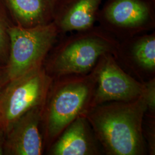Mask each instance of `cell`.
<instances>
[{"label": "cell", "instance_id": "obj_1", "mask_svg": "<svg viewBox=\"0 0 155 155\" xmlns=\"http://www.w3.org/2000/svg\"><path fill=\"white\" fill-rule=\"evenodd\" d=\"M147 111L142 95L95 106L84 116L106 155H143L147 152L144 136Z\"/></svg>", "mask_w": 155, "mask_h": 155}, {"label": "cell", "instance_id": "obj_2", "mask_svg": "<svg viewBox=\"0 0 155 155\" xmlns=\"http://www.w3.org/2000/svg\"><path fill=\"white\" fill-rule=\"evenodd\" d=\"M95 87L92 71L53 79L42 114L45 146L49 148L71 122L85 115L90 109Z\"/></svg>", "mask_w": 155, "mask_h": 155}, {"label": "cell", "instance_id": "obj_3", "mask_svg": "<svg viewBox=\"0 0 155 155\" xmlns=\"http://www.w3.org/2000/svg\"><path fill=\"white\" fill-rule=\"evenodd\" d=\"M120 41L100 26L65 36L54 46L44 67L54 78L86 74L92 71L102 56L116 58Z\"/></svg>", "mask_w": 155, "mask_h": 155}, {"label": "cell", "instance_id": "obj_4", "mask_svg": "<svg viewBox=\"0 0 155 155\" xmlns=\"http://www.w3.org/2000/svg\"><path fill=\"white\" fill-rule=\"evenodd\" d=\"M10 50L6 65L10 80L44 66L60 33L54 22L33 28L12 24L9 28Z\"/></svg>", "mask_w": 155, "mask_h": 155}, {"label": "cell", "instance_id": "obj_5", "mask_svg": "<svg viewBox=\"0 0 155 155\" xmlns=\"http://www.w3.org/2000/svg\"><path fill=\"white\" fill-rule=\"evenodd\" d=\"M52 81L44 66L10 80L0 93V127L5 133L28 111L45 105Z\"/></svg>", "mask_w": 155, "mask_h": 155}, {"label": "cell", "instance_id": "obj_6", "mask_svg": "<svg viewBox=\"0 0 155 155\" xmlns=\"http://www.w3.org/2000/svg\"><path fill=\"white\" fill-rule=\"evenodd\" d=\"M97 21L120 41L147 33L155 28V0H105Z\"/></svg>", "mask_w": 155, "mask_h": 155}, {"label": "cell", "instance_id": "obj_7", "mask_svg": "<svg viewBox=\"0 0 155 155\" xmlns=\"http://www.w3.org/2000/svg\"><path fill=\"white\" fill-rule=\"evenodd\" d=\"M92 71L95 78V87L90 109L111 101L134 100L145 92L144 82L125 72L110 54L102 56Z\"/></svg>", "mask_w": 155, "mask_h": 155}, {"label": "cell", "instance_id": "obj_8", "mask_svg": "<svg viewBox=\"0 0 155 155\" xmlns=\"http://www.w3.org/2000/svg\"><path fill=\"white\" fill-rule=\"evenodd\" d=\"M43 106L28 111L14 122L5 133V155H40L44 150L41 132Z\"/></svg>", "mask_w": 155, "mask_h": 155}, {"label": "cell", "instance_id": "obj_9", "mask_svg": "<svg viewBox=\"0 0 155 155\" xmlns=\"http://www.w3.org/2000/svg\"><path fill=\"white\" fill-rule=\"evenodd\" d=\"M104 0H58L53 22L60 35L93 28Z\"/></svg>", "mask_w": 155, "mask_h": 155}, {"label": "cell", "instance_id": "obj_10", "mask_svg": "<svg viewBox=\"0 0 155 155\" xmlns=\"http://www.w3.org/2000/svg\"><path fill=\"white\" fill-rule=\"evenodd\" d=\"M98 141L84 115L77 117L48 148L51 155H100Z\"/></svg>", "mask_w": 155, "mask_h": 155}, {"label": "cell", "instance_id": "obj_11", "mask_svg": "<svg viewBox=\"0 0 155 155\" xmlns=\"http://www.w3.org/2000/svg\"><path fill=\"white\" fill-rule=\"evenodd\" d=\"M116 59L139 75H155V33H141L120 41Z\"/></svg>", "mask_w": 155, "mask_h": 155}, {"label": "cell", "instance_id": "obj_12", "mask_svg": "<svg viewBox=\"0 0 155 155\" xmlns=\"http://www.w3.org/2000/svg\"><path fill=\"white\" fill-rule=\"evenodd\" d=\"M13 24L33 28L53 22L58 0H1Z\"/></svg>", "mask_w": 155, "mask_h": 155}, {"label": "cell", "instance_id": "obj_13", "mask_svg": "<svg viewBox=\"0 0 155 155\" xmlns=\"http://www.w3.org/2000/svg\"><path fill=\"white\" fill-rule=\"evenodd\" d=\"M12 24L9 15L0 0V65H6L10 50L9 28Z\"/></svg>", "mask_w": 155, "mask_h": 155}, {"label": "cell", "instance_id": "obj_14", "mask_svg": "<svg viewBox=\"0 0 155 155\" xmlns=\"http://www.w3.org/2000/svg\"><path fill=\"white\" fill-rule=\"evenodd\" d=\"M145 90L143 94L145 102L150 116L155 117V79L153 78L148 81L144 82Z\"/></svg>", "mask_w": 155, "mask_h": 155}, {"label": "cell", "instance_id": "obj_15", "mask_svg": "<svg viewBox=\"0 0 155 155\" xmlns=\"http://www.w3.org/2000/svg\"><path fill=\"white\" fill-rule=\"evenodd\" d=\"M149 122L147 125L146 136L148 141L149 152L150 154L155 155V117L149 116Z\"/></svg>", "mask_w": 155, "mask_h": 155}, {"label": "cell", "instance_id": "obj_16", "mask_svg": "<svg viewBox=\"0 0 155 155\" xmlns=\"http://www.w3.org/2000/svg\"><path fill=\"white\" fill-rule=\"evenodd\" d=\"M10 81L6 65H0V93Z\"/></svg>", "mask_w": 155, "mask_h": 155}, {"label": "cell", "instance_id": "obj_17", "mask_svg": "<svg viewBox=\"0 0 155 155\" xmlns=\"http://www.w3.org/2000/svg\"><path fill=\"white\" fill-rule=\"evenodd\" d=\"M5 132L0 127V155H4V146L5 142Z\"/></svg>", "mask_w": 155, "mask_h": 155}]
</instances>
